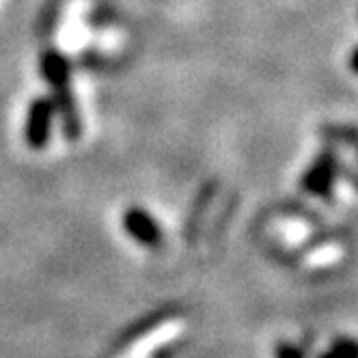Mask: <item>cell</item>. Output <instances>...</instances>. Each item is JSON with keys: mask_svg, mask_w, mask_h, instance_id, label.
I'll use <instances>...</instances> for the list:
<instances>
[{"mask_svg": "<svg viewBox=\"0 0 358 358\" xmlns=\"http://www.w3.org/2000/svg\"><path fill=\"white\" fill-rule=\"evenodd\" d=\"M39 71L43 83L52 91V104L61 117L63 134L69 141H78L83 134V121L76 106V97L71 89V65L69 59L59 48H45L39 57Z\"/></svg>", "mask_w": 358, "mask_h": 358, "instance_id": "6da1fadb", "label": "cell"}, {"mask_svg": "<svg viewBox=\"0 0 358 358\" xmlns=\"http://www.w3.org/2000/svg\"><path fill=\"white\" fill-rule=\"evenodd\" d=\"M182 330V324L171 320V322H164L160 326H156L153 330L145 332V335L136 341H132L127 345V350L121 354V358H145L151 350H156L158 345H162L164 341L173 339L177 332Z\"/></svg>", "mask_w": 358, "mask_h": 358, "instance_id": "5b68a950", "label": "cell"}, {"mask_svg": "<svg viewBox=\"0 0 358 358\" xmlns=\"http://www.w3.org/2000/svg\"><path fill=\"white\" fill-rule=\"evenodd\" d=\"M57 110L52 99L39 95L31 99V104L27 108V119H24V141L35 151L45 149L52 136V123H55Z\"/></svg>", "mask_w": 358, "mask_h": 358, "instance_id": "7a4b0ae2", "label": "cell"}, {"mask_svg": "<svg viewBox=\"0 0 358 358\" xmlns=\"http://www.w3.org/2000/svg\"><path fill=\"white\" fill-rule=\"evenodd\" d=\"M123 229L127 236L143 246H156L162 240V229L158 220L143 208H127L123 212Z\"/></svg>", "mask_w": 358, "mask_h": 358, "instance_id": "277c9868", "label": "cell"}, {"mask_svg": "<svg viewBox=\"0 0 358 358\" xmlns=\"http://www.w3.org/2000/svg\"><path fill=\"white\" fill-rule=\"evenodd\" d=\"M320 358H358V348L352 339H341Z\"/></svg>", "mask_w": 358, "mask_h": 358, "instance_id": "8992f818", "label": "cell"}, {"mask_svg": "<svg viewBox=\"0 0 358 358\" xmlns=\"http://www.w3.org/2000/svg\"><path fill=\"white\" fill-rule=\"evenodd\" d=\"M339 175V158L335 151H322L300 177V188L311 196H328Z\"/></svg>", "mask_w": 358, "mask_h": 358, "instance_id": "3957f363", "label": "cell"}, {"mask_svg": "<svg viewBox=\"0 0 358 358\" xmlns=\"http://www.w3.org/2000/svg\"><path fill=\"white\" fill-rule=\"evenodd\" d=\"M276 358H304L302 352L292 343H280L276 348Z\"/></svg>", "mask_w": 358, "mask_h": 358, "instance_id": "52a82bcc", "label": "cell"}]
</instances>
